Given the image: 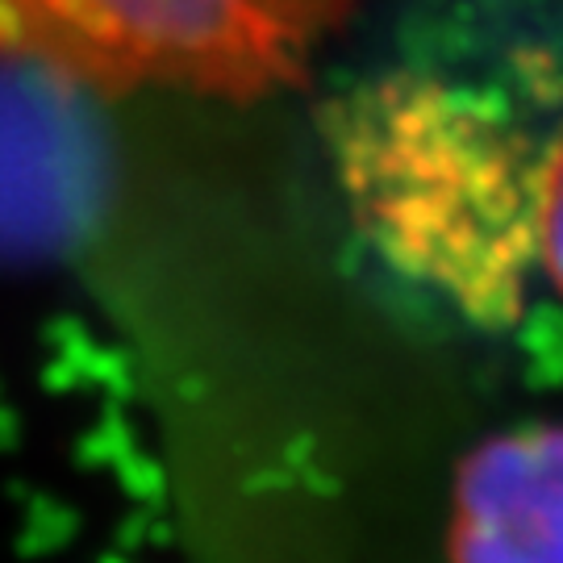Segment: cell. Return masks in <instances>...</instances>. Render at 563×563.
Returning a JSON list of instances; mask_svg holds the SVG:
<instances>
[{
  "label": "cell",
  "mask_w": 563,
  "mask_h": 563,
  "mask_svg": "<svg viewBox=\"0 0 563 563\" xmlns=\"http://www.w3.org/2000/svg\"><path fill=\"white\" fill-rule=\"evenodd\" d=\"M325 142L367 242L463 318L522 313L539 151L488 101L430 76H380L330 104Z\"/></svg>",
  "instance_id": "6da1fadb"
},
{
  "label": "cell",
  "mask_w": 563,
  "mask_h": 563,
  "mask_svg": "<svg viewBox=\"0 0 563 563\" xmlns=\"http://www.w3.org/2000/svg\"><path fill=\"white\" fill-rule=\"evenodd\" d=\"M355 0H0V59L71 88L263 97Z\"/></svg>",
  "instance_id": "7a4b0ae2"
},
{
  "label": "cell",
  "mask_w": 563,
  "mask_h": 563,
  "mask_svg": "<svg viewBox=\"0 0 563 563\" xmlns=\"http://www.w3.org/2000/svg\"><path fill=\"white\" fill-rule=\"evenodd\" d=\"M460 563H563V426L501 434L460 484Z\"/></svg>",
  "instance_id": "3957f363"
},
{
  "label": "cell",
  "mask_w": 563,
  "mask_h": 563,
  "mask_svg": "<svg viewBox=\"0 0 563 563\" xmlns=\"http://www.w3.org/2000/svg\"><path fill=\"white\" fill-rule=\"evenodd\" d=\"M534 255L547 280L563 297V134L539 151V180H534Z\"/></svg>",
  "instance_id": "277c9868"
}]
</instances>
